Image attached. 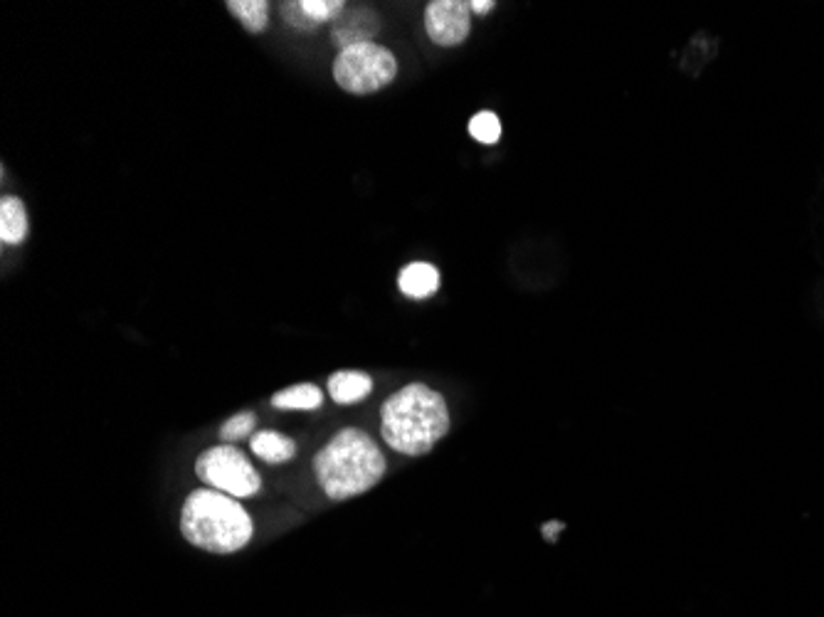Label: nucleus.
Wrapping results in <instances>:
<instances>
[{"label":"nucleus","mask_w":824,"mask_h":617,"mask_svg":"<svg viewBox=\"0 0 824 617\" xmlns=\"http://www.w3.org/2000/svg\"><path fill=\"white\" fill-rule=\"evenodd\" d=\"M450 425L445 398L425 383H408L380 408V435L390 450L405 457H422L435 450Z\"/></svg>","instance_id":"1"},{"label":"nucleus","mask_w":824,"mask_h":617,"mask_svg":"<svg viewBox=\"0 0 824 617\" xmlns=\"http://www.w3.org/2000/svg\"><path fill=\"white\" fill-rule=\"evenodd\" d=\"M385 455L378 442L358 427H343L314 457L319 487L331 502L361 497L385 477Z\"/></svg>","instance_id":"2"},{"label":"nucleus","mask_w":824,"mask_h":617,"mask_svg":"<svg viewBox=\"0 0 824 617\" xmlns=\"http://www.w3.org/2000/svg\"><path fill=\"white\" fill-rule=\"evenodd\" d=\"M181 534L208 553H237L255 536V521L237 499L215 489H195L181 509Z\"/></svg>","instance_id":"3"},{"label":"nucleus","mask_w":824,"mask_h":617,"mask_svg":"<svg viewBox=\"0 0 824 617\" xmlns=\"http://www.w3.org/2000/svg\"><path fill=\"white\" fill-rule=\"evenodd\" d=\"M398 77V60L388 47L378 42L346 47L334 60V79L348 94H373L388 87Z\"/></svg>","instance_id":"4"},{"label":"nucleus","mask_w":824,"mask_h":617,"mask_svg":"<svg viewBox=\"0 0 824 617\" xmlns=\"http://www.w3.org/2000/svg\"><path fill=\"white\" fill-rule=\"evenodd\" d=\"M195 474L208 489L232 499H250L262 489V477L235 445H215L195 460Z\"/></svg>","instance_id":"5"},{"label":"nucleus","mask_w":824,"mask_h":617,"mask_svg":"<svg viewBox=\"0 0 824 617\" xmlns=\"http://www.w3.org/2000/svg\"><path fill=\"white\" fill-rule=\"evenodd\" d=\"M425 30L435 45H462L472 33V8L464 0H432L425 8Z\"/></svg>","instance_id":"6"},{"label":"nucleus","mask_w":824,"mask_h":617,"mask_svg":"<svg viewBox=\"0 0 824 617\" xmlns=\"http://www.w3.org/2000/svg\"><path fill=\"white\" fill-rule=\"evenodd\" d=\"M380 33V20L371 8H353L343 10L341 18L334 23V33L331 40L336 42L341 50L353 45H363V42H373L375 35Z\"/></svg>","instance_id":"7"},{"label":"nucleus","mask_w":824,"mask_h":617,"mask_svg":"<svg viewBox=\"0 0 824 617\" xmlns=\"http://www.w3.org/2000/svg\"><path fill=\"white\" fill-rule=\"evenodd\" d=\"M398 287L408 299H430L440 289V272L430 262H412L400 272Z\"/></svg>","instance_id":"8"},{"label":"nucleus","mask_w":824,"mask_h":617,"mask_svg":"<svg viewBox=\"0 0 824 617\" xmlns=\"http://www.w3.org/2000/svg\"><path fill=\"white\" fill-rule=\"evenodd\" d=\"M373 393V378L363 371H338L329 378V395L338 405H356Z\"/></svg>","instance_id":"9"},{"label":"nucleus","mask_w":824,"mask_h":617,"mask_svg":"<svg viewBox=\"0 0 824 617\" xmlns=\"http://www.w3.org/2000/svg\"><path fill=\"white\" fill-rule=\"evenodd\" d=\"M250 447L252 455H257L262 462L269 464H284L297 457V445H294L292 437L274 430H262L257 435H252Z\"/></svg>","instance_id":"10"},{"label":"nucleus","mask_w":824,"mask_h":617,"mask_svg":"<svg viewBox=\"0 0 824 617\" xmlns=\"http://www.w3.org/2000/svg\"><path fill=\"white\" fill-rule=\"evenodd\" d=\"M28 213H25V205L20 198H8L0 200V240L3 245H20V242L28 237Z\"/></svg>","instance_id":"11"},{"label":"nucleus","mask_w":824,"mask_h":617,"mask_svg":"<svg viewBox=\"0 0 824 617\" xmlns=\"http://www.w3.org/2000/svg\"><path fill=\"white\" fill-rule=\"evenodd\" d=\"M269 403L277 410H319L324 405V393L314 383H299L274 393Z\"/></svg>","instance_id":"12"},{"label":"nucleus","mask_w":824,"mask_h":617,"mask_svg":"<svg viewBox=\"0 0 824 617\" xmlns=\"http://www.w3.org/2000/svg\"><path fill=\"white\" fill-rule=\"evenodd\" d=\"M227 10H230V15H235L242 25H245L247 33L260 35L267 30V23H269L267 0H230V3H227Z\"/></svg>","instance_id":"13"},{"label":"nucleus","mask_w":824,"mask_h":617,"mask_svg":"<svg viewBox=\"0 0 824 617\" xmlns=\"http://www.w3.org/2000/svg\"><path fill=\"white\" fill-rule=\"evenodd\" d=\"M301 8L309 15L311 23L321 28L326 23H336L346 10V3L343 0H301Z\"/></svg>","instance_id":"14"},{"label":"nucleus","mask_w":824,"mask_h":617,"mask_svg":"<svg viewBox=\"0 0 824 617\" xmlns=\"http://www.w3.org/2000/svg\"><path fill=\"white\" fill-rule=\"evenodd\" d=\"M469 134L479 141V144H496L501 139V121L494 112H479L469 121Z\"/></svg>","instance_id":"15"},{"label":"nucleus","mask_w":824,"mask_h":617,"mask_svg":"<svg viewBox=\"0 0 824 617\" xmlns=\"http://www.w3.org/2000/svg\"><path fill=\"white\" fill-rule=\"evenodd\" d=\"M255 425H257V415L250 413V410H247V413L235 415V418L225 420L223 427H220V440L223 442L245 440V437L252 435Z\"/></svg>","instance_id":"16"},{"label":"nucleus","mask_w":824,"mask_h":617,"mask_svg":"<svg viewBox=\"0 0 824 617\" xmlns=\"http://www.w3.org/2000/svg\"><path fill=\"white\" fill-rule=\"evenodd\" d=\"M282 18L289 28L301 30V33H316L319 25H314L309 20V15L301 8V0H292V3H282Z\"/></svg>","instance_id":"17"},{"label":"nucleus","mask_w":824,"mask_h":617,"mask_svg":"<svg viewBox=\"0 0 824 617\" xmlns=\"http://www.w3.org/2000/svg\"><path fill=\"white\" fill-rule=\"evenodd\" d=\"M469 8H472V13H477V15H487L496 8V3H491V0H472Z\"/></svg>","instance_id":"18"},{"label":"nucleus","mask_w":824,"mask_h":617,"mask_svg":"<svg viewBox=\"0 0 824 617\" xmlns=\"http://www.w3.org/2000/svg\"><path fill=\"white\" fill-rule=\"evenodd\" d=\"M563 529H565L563 521H548V524L543 526L541 531H543V536H546L548 541H556V534H558V531H563Z\"/></svg>","instance_id":"19"}]
</instances>
